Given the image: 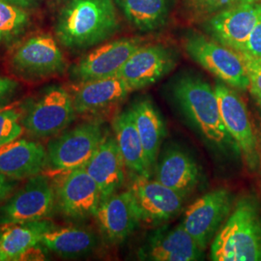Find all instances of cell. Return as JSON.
Wrapping results in <instances>:
<instances>
[{
  "mask_svg": "<svg viewBox=\"0 0 261 261\" xmlns=\"http://www.w3.org/2000/svg\"><path fill=\"white\" fill-rule=\"evenodd\" d=\"M119 29L114 0H67L57 14L55 33L60 45L80 51L109 40Z\"/></svg>",
  "mask_w": 261,
  "mask_h": 261,
  "instance_id": "cell-1",
  "label": "cell"
},
{
  "mask_svg": "<svg viewBox=\"0 0 261 261\" xmlns=\"http://www.w3.org/2000/svg\"><path fill=\"white\" fill-rule=\"evenodd\" d=\"M172 93L181 112L203 140L218 149L237 148L224 127L215 89L205 81L184 75L173 85Z\"/></svg>",
  "mask_w": 261,
  "mask_h": 261,
  "instance_id": "cell-2",
  "label": "cell"
},
{
  "mask_svg": "<svg viewBox=\"0 0 261 261\" xmlns=\"http://www.w3.org/2000/svg\"><path fill=\"white\" fill-rule=\"evenodd\" d=\"M215 261H261V216L257 204L243 198L211 245Z\"/></svg>",
  "mask_w": 261,
  "mask_h": 261,
  "instance_id": "cell-3",
  "label": "cell"
},
{
  "mask_svg": "<svg viewBox=\"0 0 261 261\" xmlns=\"http://www.w3.org/2000/svg\"><path fill=\"white\" fill-rule=\"evenodd\" d=\"M21 124L37 140L51 139L62 133L75 116L73 97L60 85H49L24 103Z\"/></svg>",
  "mask_w": 261,
  "mask_h": 261,
  "instance_id": "cell-4",
  "label": "cell"
},
{
  "mask_svg": "<svg viewBox=\"0 0 261 261\" xmlns=\"http://www.w3.org/2000/svg\"><path fill=\"white\" fill-rule=\"evenodd\" d=\"M11 72L28 82H40L63 74L67 61L55 38L49 34L32 35L13 49Z\"/></svg>",
  "mask_w": 261,
  "mask_h": 261,
  "instance_id": "cell-5",
  "label": "cell"
},
{
  "mask_svg": "<svg viewBox=\"0 0 261 261\" xmlns=\"http://www.w3.org/2000/svg\"><path fill=\"white\" fill-rule=\"evenodd\" d=\"M184 48L195 62L224 84L238 90L249 88V75L240 53L194 32L185 38Z\"/></svg>",
  "mask_w": 261,
  "mask_h": 261,
  "instance_id": "cell-6",
  "label": "cell"
},
{
  "mask_svg": "<svg viewBox=\"0 0 261 261\" xmlns=\"http://www.w3.org/2000/svg\"><path fill=\"white\" fill-rule=\"evenodd\" d=\"M106 134L102 123L84 122L51 138L47 145V167L69 172L83 168L93 156Z\"/></svg>",
  "mask_w": 261,
  "mask_h": 261,
  "instance_id": "cell-7",
  "label": "cell"
},
{
  "mask_svg": "<svg viewBox=\"0 0 261 261\" xmlns=\"http://www.w3.org/2000/svg\"><path fill=\"white\" fill-rule=\"evenodd\" d=\"M56 207V189L44 174L28 178L25 184L0 206V226L50 217Z\"/></svg>",
  "mask_w": 261,
  "mask_h": 261,
  "instance_id": "cell-8",
  "label": "cell"
},
{
  "mask_svg": "<svg viewBox=\"0 0 261 261\" xmlns=\"http://www.w3.org/2000/svg\"><path fill=\"white\" fill-rule=\"evenodd\" d=\"M260 16L261 0H246L210 16L203 28L216 42L241 54Z\"/></svg>",
  "mask_w": 261,
  "mask_h": 261,
  "instance_id": "cell-9",
  "label": "cell"
},
{
  "mask_svg": "<svg viewBox=\"0 0 261 261\" xmlns=\"http://www.w3.org/2000/svg\"><path fill=\"white\" fill-rule=\"evenodd\" d=\"M214 89L225 129L249 167L256 168L259 163L257 141L246 105L240 96L223 82L217 83Z\"/></svg>",
  "mask_w": 261,
  "mask_h": 261,
  "instance_id": "cell-10",
  "label": "cell"
},
{
  "mask_svg": "<svg viewBox=\"0 0 261 261\" xmlns=\"http://www.w3.org/2000/svg\"><path fill=\"white\" fill-rule=\"evenodd\" d=\"M231 195L224 189L214 190L189 206L182 226L205 251L231 210Z\"/></svg>",
  "mask_w": 261,
  "mask_h": 261,
  "instance_id": "cell-11",
  "label": "cell"
},
{
  "mask_svg": "<svg viewBox=\"0 0 261 261\" xmlns=\"http://www.w3.org/2000/svg\"><path fill=\"white\" fill-rule=\"evenodd\" d=\"M140 46V38H121L97 47L71 68L70 74L77 84L117 75L122 66Z\"/></svg>",
  "mask_w": 261,
  "mask_h": 261,
  "instance_id": "cell-12",
  "label": "cell"
},
{
  "mask_svg": "<svg viewBox=\"0 0 261 261\" xmlns=\"http://www.w3.org/2000/svg\"><path fill=\"white\" fill-rule=\"evenodd\" d=\"M140 223L159 224L181 211L184 197L158 180L137 176L129 188Z\"/></svg>",
  "mask_w": 261,
  "mask_h": 261,
  "instance_id": "cell-13",
  "label": "cell"
},
{
  "mask_svg": "<svg viewBox=\"0 0 261 261\" xmlns=\"http://www.w3.org/2000/svg\"><path fill=\"white\" fill-rule=\"evenodd\" d=\"M56 208L66 218L84 220L96 215L101 192L85 168L66 172L56 189Z\"/></svg>",
  "mask_w": 261,
  "mask_h": 261,
  "instance_id": "cell-14",
  "label": "cell"
},
{
  "mask_svg": "<svg viewBox=\"0 0 261 261\" xmlns=\"http://www.w3.org/2000/svg\"><path fill=\"white\" fill-rule=\"evenodd\" d=\"M176 64V56L170 47L157 44L140 46L117 73L132 91L157 83Z\"/></svg>",
  "mask_w": 261,
  "mask_h": 261,
  "instance_id": "cell-15",
  "label": "cell"
},
{
  "mask_svg": "<svg viewBox=\"0 0 261 261\" xmlns=\"http://www.w3.org/2000/svg\"><path fill=\"white\" fill-rule=\"evenodd\" d=\"M95 217L105 238L113 244L125 241L140 223L129 190L102 200Z\"/></svg>",
  "mask_w": 261,
  "mask_h": 261,
  "instance_id": "cell-16",
  "label": "cell"
},
{
  "mask_svg": "<svg viewBox=\"0 0 261 261\" xmlns=\"http://www.w3.org/2000/svg\"><path fill=\"white\" fill-rule=\"evenodd\" d=\"M203 252L180 224L153 234L141 250L140 256L142 259L153 261H196L203 258Z\"/></svg>",
  "mask_w": 261,
  "mask_h": 261,
  "instance_id": "cell-17",
  "label": "cell"
},
{
  "mask_svg": "<svg viewBox=\"0 0 261 261\" xmlns=\"http://www.w3.org/2000/svg\"><path fill=\"white\" fill-rule=\"evenodd\" d=\"M47 167V149L34 140H16L0 147V174L22 180L41 174Z\"/></svg>",
  "mask_w": 261,
  "mask_h": 261,
  "instance_id": "cell-18",
  "label": "cell"
},
{
  "mask_svg": "<svg viewBox=\"0 0 261 261\" xmlns=\"http://www.w3.org/2000/svg\"><path fill=\"white\" fill-rule=\"evenodd\" d=\"M130 92V86L121 77L113 75L79 84L72 97L76 113L95 114L117 106Z\"/></svg>",
  "mask_w": 261,
  "mask_h": 261,
  "instance_id": "cell-19",
  "label": "cell"
},
{
  "mask_svg": "<svg viewBox=\"0 0 261 261\" xmlns=\"http://www.w3.org/2000/svg\"><path fill=\"white\" fill-rule=\"evenodd\" d=\"M124 162L114 137L107 135L84 168L101 192V201L115 194L124 182Z\"/></svg>",
  "mask_w": 261,
  "mask_h": 261,
  "instance_id": "cell-20",
  "label": "cell"
},
{
  "mask_svg": "<svg viewBox=\"0 0 261 261\" xmlns=\"http://www.w3.org/2000/svg\"><path fill=\"white\" fill-rule=\"evenodd\" d=\"M156 180L185 197L199 182L195 160L179 148H170L159 162Z\"/></svg>",
  "mask_w": 261,
  "mask_h": 261,
  "instance_id": "cell-21",
  "label": "cell"
},
{
  "mask_svg": "<svg viewBox=\"0 0 261 261\" xmlns=\"http://www.w3.org/2000/svg\"><path fill=\"white\" fill-rule=\"evenodd\" d=\"M113 130L125 167L137 176L149 177L151 167L147 162L132 111L119 113L113 120Z\"/></svg>",
  "mask_w": 261,
  "mask_h": 261,
  "instance_id": "cell-22",
  "label": "cell"
},
{
  "mask_svg": "<svg viewBox=\"0 0 261 261\" xmlns=\"http://www.w3.org/2000/svg\"><path fill=\"white\" fill-rule=\"evenodd\" d=\"M49 220L32 221L0 226V248L10 260H20L40 244L44 234L55 228Z\"/></svg>",
  "mask_w": 261,
  "mask_h": 261,
  "instance_id": "cell-23",
  "label": "cell"
},
{
  "mask_svg": "<svg viewBox=\"0 0 261 261\" xmlns=\"http://www.w3.org/2000/svg\"><path fill=\"white\" fill-rule=\"evenodd\" d=\"M40 244L60 257L76 258L92 252L98 245V238L85 228L55 227L42 236Z\"/></svg>",
  "mask_w": 261,
  "mask_h": 261,
  "instance_id": "cell-24",
  "label": "cell"
},
{
  "mask_svg": "<svg viewBox=\"0 0 261 261\" xmlns=\"http://www.w3.org/2000/svg\"><path fill=\"white\" fill-rule=\"evenodd\" d=\"M124 17L140 32L165 27L171 11V0H114Z\"/></svg>",
  "mask_w": 261,
  "mask_h": 261,
  "instance_id": "cell-25",
  "label": "cell"
},
{
  "mask_svg": "<svg viewBox=\"0 0 261 261\" xmlns=\"http://www.w3.org/2000/svg\"><path fill=\"white\" fill-rule=\"evenodd\" d=\"M130 111L147 162L152 168L164 138V123L162 117L148 99L137 102L130 108Z\"/></svg>",
  "mask_w": 261,
  "mask_h": 261,
  "instance_id": "cell-26",
  "label": "cell"
},
{
  "mask_svg": "<svg viewBox=\"0 0 261 261\" xmlns=\"http://www.w3.org/2000/svg\"><path fill=\"white\" fill-rule=\"evenodd\" d=\"M31 25L28 10L0 0V47L17 45Z\"/></svg>",
  "mask_w": 261,
  "mask_h": 261,
  "instance_id": "cell-27",
  "label": "cell"
},
{
  "mask_svg": "<svg viewBox=\"0 0 261 261\" xmlns=\"http://www.w3.org/2000/svg\"><path fill=\"white\" fill-rule=\"evenodd\" d=\"M23 130L21 112L13 108L0 110V147L18 140Z\"/></svg>",
  "mask_w": 261,
  "mask_h": 261,
  "instance_id": "cell-28",
  "label": "cell"
},
{
  "mask_svg": "<svg viewBox=\"0 0 261 261\" xmlns=\"http://www.w3.org/2000/svg\"><path fill=\"white\" fill-rule=\"evenodd\" d=\"M246 0H184L187 11L196 19H207L216 13Z\"/></svg>",
  "mask_w": 261,
  "mask_h": 261,
  "instance_id": "cell-29",
  "label": "cell"
},
{
  "mask_svg": "<svg viewBox=\"0 0 261 261\" xmlns=\"http://www.w3.org/2000/svg\"><path fill=\"white\" fill-rule=\"evenodd\" d=\"M250 81V90L255 100L261 101V58L241 54Z\"/></svg>",
  "mask_w": 261,
  "mask_h": 261,
  "instance_id": "cell-30",
  "label": "cell"
},
{
  "mask_svg": "<svg viewBox=\"0 0 261 261\" xmlns=\"http://www.w3.org/2000/svg\"><path fill=\"white\" fill-rule=\"evenodd\" d=\"M19 89V82L5 75H0V110L4 109L15 98Z\"/></svg>",
  "mask_w": 261,
  "mask_h": 261,
  "instance_id": "cell-31",
  "label": "cell"
},
{
  "mask_svg": "<svg viewBox=\"0 0 261 261\" xmlns=\"http://www.w3.org/2000/svg\"><path fill=\"white\" fill-rule=\"evenodd\" d=\"M241 54L261 58V16L252 29L246 43L244 51Z\"/></svg>",
  "mask_w": 261,
  "mask_h": 261,
  "instance_id": "cell-32",
  "label": "cell"
},
{
  "mask_svg": "<svg viewBox=\"0 0 261 261\" xmlns=\"http://www.w3.org/2000/svg\"><path fill=\"white\" fill-rule=\"evenodd\" d=\"M19 185L18 180L0 174V206L9 197Z\"/></svg>",
  "mask_w": 261,
  "mask_h": 261,
  "instance_id": "cell-33",
  "label": "cell"
},
{
  "mask_svg": "<svg viewBox=\"0 0 261 261\" xmlns=\"http://www.w3.org/2000/svg\"><path fill=\"white\" fill-rule=\"evenodd\" d=\"M2 1L24 10L36 8L41 2V0H2Z\"/></svg>",
  "mask_w": 261,
  "mask_h": 261,
  "instance_id": "cell-34",
  "label": "cell"
},
{
  "mask_svg": "<svg viewBox=\"0 0 261 261\" xmlns=\"http://www.w3.org/2000/svg\"><path fill=\"white\" fill-rule=\"evenodd\" d=\"M9 261L7 255L4 253V252L2 251V249L0 248V261Z\"/></svg>",
  "mask_w": 261,
  "mask_h": 261,
  "instance_id": "cell-35",
  "label": "cell"
},
{
  "mask_svg": "<svg viewBox=\"0 0 261 261\" xmlns=\"http://www.w3.org/2000/svg\"><path fill=\"white\" fill-rule=\"evenodd\" d=\"M256 103L258 105V107H259V112H260V118H261V101L260 100H256Z\"/></svg>",
  "mask_w": 261,
  "mask_h": 261,
  "instance_id": "cell-36",
  "label": "cell"
}]
</instances>
